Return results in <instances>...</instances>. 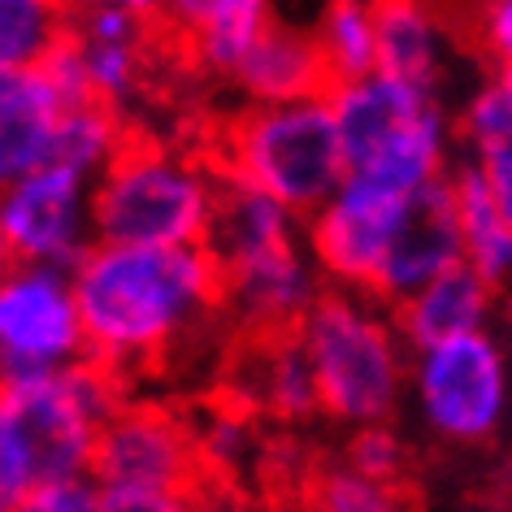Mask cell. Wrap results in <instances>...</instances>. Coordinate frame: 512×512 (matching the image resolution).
<instances>
[{
  "label": "cell",
  "instance_id": "6da1fadb",
  "mask_svg": "<svg viewBox=\"0 0 512 512\" xmlns=\"http://www.w3.org/2000/svg\"><path fill=\"white\" fill-rule=\"evenodd\" d=\"M87 361L113 378L161 369L222 313V278L204 248H122L96 243L74 265Z\"/></svg>",
  "mask_w": 512,
  "mask_h": 512
},
{
  "label": "cell",
  "instance_id": "7a4b0ae2",
  "mask_svg": "<svg viewBox=\"0 0 512 512\" xmlns=\"http://www.w3.org/2000/svg\"><path fill=\"white\" fill-rule=\"evenodd\" d=\"M122 404L126 382L96 361L57 374L0 378V478L14 495L92 478L100 430Z\"/></svg>",
  "mask_w": 512,
  "mask_h": 512
},
{
  "label": "cell",
  "instance_id": "3957f363",
  "mask_svg": "<svg viewBox=\"0 0 512 512\" xmlns=\"http://www.w3.org/2000/svg\"><path fill=\"white\" fill-rule=\"evenodd\" d=\"M296 339L330 421L369 430L395 417L408 391L413 352L395 330L387 304L326 287L296 326Z\"/></svg>",
  "mask_w": 512,
  "mask_h": 512
},
{
  "label": "cell",
  "instance_id": "277c9868",
  "mask_svg": "<svg viewBox=\"0 0 512 512\" xmlns=\"http://www.w3.org/2000/svg\"><path fill=\"white\" fill-rule=\"evenodd\" d=\"M217 191H222V174L213 161L131 135L92 183L96 243L204 248Z\"/></svg>",
  "mask_w": 512,
  "mask_h": 512
},
{
  "label": "cell",
  "instance_id": "5b68a950",
  "mask_svg": "<svg viewBox=\"0 0 512 512\" xmlns=\"http://www.w3.org/2000/svg\"><path fill=\"white\" fill-rule=\"evenodd\" d=\"M217 174L309 217L348 183V152L330 96L291 105H248L217 135Z\"/></svg>",
  "mask_w": 512,
  "mask_h": 512
},
{
  "label": "cell",
  "instance_id": "8992f818",
  "mask_svg": "<svg viewBox=\"0 0 512 512\" xmlns=\"http://www.w3.org/2000/svg\"><path fill=\"white\" fill-rule=\"evenodd\" d=\"M330 109L348 152V174L417 196L452 170L456 126L439 92L369 74L361 83L330 87Z\"/></svg>",
  "mask_w": 512,
  "mask_h": 512
},
{
  "label": "cell",
  "instance_id": "52a82bcc",
  "mask_svg": "<svg viewBox=\"0 0 512 512\" xmlns=\"http://www.w3.org/2000/svg\"><path fill=\"white\" fill-rule=\"evenodd\" d=\"M408 391L430 434L443 443L478 447L495 439L512 408L508 356L491 330L413 352Z\"/></svg>",
  "mask_w": 512,
  "mask_h": 512
},
{
  "label": "cell",
  "instance_id": "ba28073f",
  "mask_svg": "<svg viewBox=\"0 0 512 512\" xmlns=\"http://www.w3.org/2000/svg\"><path fill=\"white\" fill-rule=\"evenodd\" d=\"M87 361L83 313L70 270L5 265L0 270V378L57 374Z\"/></svg>",
  "mask_w": 512,
  "mask_h": 512
},
{
  "label": "cell",
  "instance_id": "9c48e42d",
  "mask_svg": "<svg viewBox=\"0 0 512 512\" xmlns=\"http://www.w3.org/2000/svg\"><path fill=\"white\" fill-rule=\"evenodd\" d=\"M96 248L92 178L40 165L0 191V256L5 265L70 270Z\"/></svg>",
  "mask_w": 512,
  "mask_h": 512
},
{
  "label": "cell",
  "instance_id": "30bf717a",
  "mask_svg": "<svg viewBox=\"0 0 512 512\" xmlns=\"http://www.w3.org/2000/svg\"><path fill=\"white\" fill-rule=\"evenodd\" d=\"M408 200L413 196H404V191L348 174V183L304 222V243H309V256L317 274L326 278V287L374 300Z\"/></svg>",
  "mask_w": 512,
  "mask_h": 512
},
{
  "label": "cell",
  "instance_id": "8fae6325",
  "mask_svg": "<svg viewBox=\"0 0 512 512\" xmlns=\"http://www.w3.org/2000/svg\"><path fill=\"white\" fill-rule=\"evenodd\" d=\"M200 443L183 417L161 404H122V413L100 430L92 482L100 491H152L196 495L200 491Z\"/></svg>",
  "mask_w": 512,
  "mask_h": 512
},
{
  "label": "cell",
  "instance_id": "7c38bea8",
  "mask_svg": "<svg viewBox=\"0 0 512 512\" xmlns=\"http://www.w3.org/2000/svg\"><path fill=\"white\" fill-rule=\"evenodd\" d=\"M161 22L157 9L148 5H83L70 9V31L66 40L79 57L83 83L92 100L118 109L131 100L144 83L152 40H157Z\"/></svg>",
  "mask_w": 512,
  "mask_h": 512
},
{
  "label": "cell",
  "instance_id": "4fadbf2b",
  "mask_svg": "<svg viewBox=\"0 0 512 512\" xmlns=\"http://www.w3.org/2000/svg\"><path fill=\"white\" fill-rule=\"evenodd\" d=\"M456 265H465L456 196H452V178H439V183L421 187L417 196L408 200L400 235H395L391 256H387V265H382L374 300L395 309V304L417 296L421 287H430L434 278H443L447 270H456Z\"/></svg>",
  "mask_w": 512,
  "mask_h": 512
},
{
  "label": "cell",
  "instance_id": "5bb4252c",
  "mask_svg": "<svg viewBox=\"0 0 512 512\" xmlns=\"http://www.w3.org/2000/svg\"><path fill=\"white\" fill-rule=\"evenodd\" d=\"M296 213H287L278 200L261 196V191L230 183L222 178L217 191V209H213V226L204 239V252L217 265V278H235L252 265H265L274 256H283L291 248H304L296 235Z\"/></svg>",
  "mask_w": 512,
  "mask_h": 512
},
{
  "label": "cell",
  "instance_id": "9a60e30c",
  "mask_svg": "<svg viewBox=\"0 0 512 512\" xmlns=\"http://www.w3.org/2000/svg\"><path fill=\"white\" fill-rule=\"evenodd\" d=\"M161 27H170L183 40V53L204 74L235 83L243 61L270 31L274 9L261 0H183V5L161 9Z\"/></svg>",
  "mask_w": 512,
  "mask_h": 512
},
{
  "label": "cell",
  "instance_id": "2e32d148",
  "mask_svg": "<svg viewBox=\"0 0 512 512\" xmlns=\"http://www.w3.org/2000/svg\"><path fill=\"white\" fill-rule=\"evenodd\" d=\"M61 113L66 100L44 70L0 66V191L48 165Z\"/></svg>",
  "mask_w": 512,
  "mask_h": 512
},
{
  "label": "cell",
  "instance_id": "e0dca14e",
  "mask_svg": "<svg viewBox=\"0 0 512 512\" xmlns=\"http://www.w3.org/2000/svg\"><path fill=\"white\" fill-rule=\"evenodd\" d=\"M378 18V74L443 96L447 70L456 57V27L430 5L413 0H382Z\"/></svg>",
  "mask_w": 512,
  "mask_h": 512
},
{
  "label": "cell",
  "instance_id": "ac0fdd59",
  "mask_svg": "<svg viewBox=\"0 0 512 512\" xmlns=\"http://www.w3.org/2000/svg\"><path fill=\"white\" fill-rule=\"evenodd\" d=\"M235 87L248 96V105H291V100L330 96V74L313 27L274 18L235 74Z\"/></svg>",
  "mask_w": 512,
  "mask_h": 512
},
{
  "label": "cell",
  "instance_id": "d6986e66",
  "mask_svg": "<svg viewBox=\"0 0 512 512\" xmlns=\"http://www.w3.org/2000/svg\"><path fill=\"white\" fill-rule=\"evenodd\" d=\"M495 309V287L482 283L469 265H456L443 278H434L430 287H421L417 296L395 304V330L408 343V352H426L439 343L482 335Z\"/></svg>",
  "mask_w": 512,
  "mask_h": 512
},
{
  "label": "cell",
  "instance_id": "ffe728a7",
  "mask_svg": "<svg viewBox=\"0 0 512 512\" xmlns=\"http://www.w3.org/2000/svg\"><path fill=\"white\" fill-rule=\"evenodd\" d=\"M452 196L460 217V243H465V265L495 291L512 287V222L495 204L486 178L469 157L452 161Z\"/></svg>",
  "mask_w": 512,
  "mask_h": 512
},
{
  "label": "cell",
  "instance_id": "44dd1931",
  "mask_svg": "<svg viewBox=\"0 0 512 512\" xmlns=\"http://www.w3.org/2000/svg\"><path fill=\"white\" fill-rule=\"evenodd\" d=\"M256 361H252V391L256 400L283 421H304L322 413L317 400L313 369L304 361V348L296 335H274V339H252Z\"/></svg>",
  "mask_w": 512,
  "mask_h": 512
},
{
  "label": "cell",
  "instance_id": "7402d4cb",
  "mask_svg": "<svg viewBox=\"0 0 512 512\" xmlns=\"http://www.w3.org/2000/svg\"><path fill=\"white\" fill-rule=\"evenodd\" d=\"M317 48H322L330 87L361 83L369 74H378V18L374 5L361 0H339V5L322 9V18L313 22Z\"/></svg>",
  "mask_w": 512,
  "mask_h": 512
},
{
  "label": "cell",
  "instance_id": "603a6c76",
  "mask_svg": "<svg viewBox=\"0 0 512 512\" xmlns=\"http://www.w3.org/2000/svg\"><path fill=\"white\" fill-rule=\"evenodd\" d=\"M126 126L118 118V109L100 105V100H83V105H66L53 135V157L48 165H61V170H74L83 178L105 174V165L118 157L126 144Z\"/></svg>",
  "mask_w": 512,
  "mask_h": 512
},
{
  "label": "cell",
  "instance_id": "cb8c5ba5",
  "mask_svg": "<svg viewBox=\"0 0 512 512\" xmlns=\"http://www.w3.org/2000/svg\"><path fill=\"white\" fill-rule=\"evenodd\" d=\"M70 31V9L48 0H0V66L44 70Z\"/></svg>",
  "mask_w": 512,
  "mask_h": 512
},
{
  "label": "cell",
  "instance_id": "d4e9b609",
  "mask_svg": "<svg viewBox=\"0 0 512 512\" xmlns=\"http://www.w3.org/2000/svg\"><path fill=\"white\" fill-rule=\"evenodd\" d=\"M309 512H404V491L339 460L309 473Z\"/></svg>",
  "mask_w": 512,
  "mask_h": 512
},
{
  "label": "cell",
  "instance_id": "484cf974",
  "mask_svg": "<svg viewBox=\"0 0 512 512\" xmlns=\"http://www.w3.org/2000/svg\"><path fill=\"white\" fill-rule=\"evenodd\" d=\"M343 460H348L352 469L369 473V478L400 486L408 452H404V439L391 426H369V430H352V443H348V456Z\"/></svg>",
  "mask_w": 512,
  "mask_h": 512
},
{
  "label": "cell",
  "instance_id": "4316f807",
  "mask_svg": "<svg viewBox=\"0 0 512 512\" xmlns=\"http://www.w3.org/2000/svg\"><path fill=\"white\" fill-rule=\"evenodd\" d=\"M100 508H105V491L92 478L48 482L14 499V512H100Z\"/></svg>",
  "mask_w": 512,
  "mask_h": 512
},
{
  "label": "cell",
  "instance_id": "83f0119b",
  "mask_svg": "<svg viewBox=\"0 0 512 512\" xmlns=\"http://www.w3.org/2000/svg\"><path fill=\"white\" fill-rule=\"evenodd\" d=\"M473 53L491 61V70H512V0L482 5L469 22Z\"/></svg>",
  "mask_w": 512,
  "mask_h": 512
},
{
  "label": "cell",
  "instance_id": "f1b7e54d",
  "mask_svg": "<svg viewBox=\"0 0 512 512\" xmlns=\"http://www.w3.org/2000/svg\"><path fill=\"white\" fill-rule=\"evenodd\" d=\"M100 512H204L196 495H152V491H105Z\"/></svg>",
  "mask_w": 512,
  "mask_h": 512
},
{
  "label": "cell",
  "instance_id": "f546056e",
  "mask_svg": "<svg viewBox=\"0 0 512 512\" xmlns=\"http://www.w3.org/2000/svg\"><path fill=\"white\" fill-rule=\"evenodd\" d=\"M491 79L499 83V92H504V100H508V109H512V70H491Z\"/></svg>",
  "mask_w": 512,
  "mask_h": 512
},
{
  "label": "cell",
  "instance_id": "4dcf8cb0",
  "mask_svg": "<svg viewBox=\"0 0 512 512\" xmlns=\"http://www.w3.org/2000/svg\"><path fill=\"white\" fill-rule=\"evenodd\" d=\"M14 499H18V495L9 491V482H5V478H0V512H14Z\"/></svg>",
  "mask_w": 512,
  "mask_h": 512
},
{
  "label": "cell",
  "instance_id": "1f68e13d",
  "mask_svg": "<svg viewBox=\"0 0 512 512\" xmlns=\"http://www.w3.org/2000/svg\"><path fill=\"white\" fill-rule=\"evenodd\" d=\"M465 512H491V508H482V504H473V508H465Z\"/></svg>",
  "mask_w": 512,
  "mask_h": 512
},
{
  "label": "cell",
  "instance_id": "d6a6232c",
  "mask_svg": "<svg viewBox=\"0 0 512 512\" xmlns=\"http://www.w3.org/2000/svg\"><path fill=\"white\" fill-rule=\"evenodd\" d=\"M0 270H5V256H0Z\"/></svg>",
  "mask_w": 512,
  "mask_h": 512
}]
</instances>
